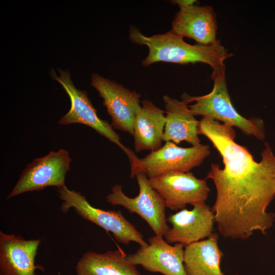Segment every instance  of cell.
<instances>
[{"mask_svg": "<svg viewBox=\"0 0 275 275\" xmlns=\"http://www.w3.org/2000/svg\"><path fill=\"white\" fill-rule=\"evenodd\" d=\"M148 244L140 246L134 253L127 255L128 260L145 270L163 275H187L184 265V247L180 243L172 245L163 237H150Z\"/></svg>", "mask_w": 275, "mask_h": 275, "instance_id": "obj_12", "label": "cell"}, {"mask_svg": "<svg viewBox=\"0 0 275 275\" xmlns=\"http://www.w3.org/2000/svg\"><path fill=\"white\" fill-rule=\"evenodd\" d=\"M162 98L166 114L163 141L175 144L184 141L192 146L200 145L199 121L189 109L188 101L183 97L179 101L168 95H164Z\"/></svg>", "mask_w": 275, "mask_h": 275, "instance_id": "obj_15", "label": "cell"}, {"mask_svg": "<svg viewBox=\"0 0 275 275\" xmlns=\"http://www.w3.org/2000/svg\"><path fill=\"white\" fill-rule=\"evenodd\" d=\"M71 160L68 152L64 149L51 151L44 157L34 159L22 172L7 199L48 186H66L65 176L70 169Z\"/></svg>", "mask_w": 275, "mask_h": 275, "instance_id": "obj_8", "label": "cell"}, {"mask_svg": "<svg viewBox=\"0 0 275 275\" xmlns=\"http://www.w3.org/2000/svg\"><path fill=\"white\" fill-rule=\"evenodd\" d=\"M139 187V195L134 198L127 196L122 186L114 185L106 197L112 205H120L130 213L141 216L149 225L156 235L163 237L169 230L166 216V204L159 194L153 188L147 175L139 172L135 175Z\"/></svg>", "mask_w": 275, "mask_h": 275, "instance_id": "obj_5", "label": "cell"}, {"mask_svg": "<svg viewBox=\"0 0 275 275\" xmlns=\"http://www.w3.org/2000/svg\"><path fill=\"white\" fill-rule=\"evenodd\" d=\"M165 111L151 101L144 99L134 123V147L137 153L144 150L151 152L162 146L166 122Z\"/></svg>", "mask_w": 275, "mask_h": 275, "instance_id": "obj_16", "label": "cell"}, {"mask_svg": "<svg viewBox=\"0 0 275 275\" xmlns=\"http://www.w3.org/2000/svg\"><path fill=\"white\" fill-rule=\"evenodd\" d=\"M218 239L217 234L213 233L205 240L185 247L184 265L187 275H225L221 267L224 254Z\"/></svg>", "mask_w": 275, "mask_h": 275, "instance_id": "obj_17", "label": "cell"}, {"mask_svg": "<svg viewBox=\"0 0 275 275\" xmlns=\"http://www.w3.org/2000/svg\"><path fill=\"white\" fill-rule=\"evenodd\" d=\"M210 154V148L207 145L183 148L167 142L158 150L139 158L136 166L131 169L130 177H134L139 172L145 173L149 178L170 171L189 172L200 166Z\"/></svg>", "mask_w": 275, "mask_h": 275, "instance_id": "obj_7", "label": "cell"}, {"mask_svg": "<svg viewBox=\"0 0 275 275\" xmlns=\"http://www.w3.org/2000/svg\"><path fill=\"white\" fill-rule=\"evenodd\" d=\"M127 256L120 250L87 252L76 264V275H142Z\"/></svg>", "mask_w": 275, "mask_h": 275, "instance_id": "obj_18", "label": "cell"}, {"mask_svg": "<svg viewBox=\"0 0 275 275\" xmlns=\"http://www.w3.org/2000/svg\"><path fill=\"white\" fill-rule=\"evenodd\" d=\"M129 39L133 43L147 46L148 54L142 62L144 67L159 62L180 64L200 62L210 66L212 77L225 72V61L232 56L218 40L209 45H191L171 30L146 36L130 27Z\"/></svg>", "mask_w": 275, "mask_h": 275, "instance_id": "obj_2", "label": "cell"}, {"mask_svg": "<svg viewBox=\"0 0 275 275\" xmlns=\"http://www.w3.org/2000/svg\"><path fill=\"white\" fill-rule=\"evenodd\" d=\"M211 77L214 84L209 93L200 96H191L184 93L181 96L189 103L195 102L188 106L193 114L236 127L244 133L263 141L265 132L263 121L259 118L246 119L234 107L227 87L225 72Z\"/></svg>", "mask_w": 275, "mask_h": 275, "instance_id": "obj_3", "label": "cell"}, {"mask_svg": "<svg viewBox=\"0 0 275 275\" xmlns=\"http://www.w3.org/2000/svg\"><path fill=\"white\" fill-rule=\"evenodd\" d=\"M217 24L211 6L192 5L180 8L172 22L171 31L182 37L195 40L198 44H213Z\"/></svg>", "mask_w": 275, "mask_h": 275, "instance_id": "obj_14", "label": "cell"}, {"mask_svg": "<svg viewBox=\"0 0 275 275\" xmlns=\"http://www.w3.org/2000/svg\"><path fill=\"white\" fill-rule=\"evenodd\" d=\"M196 2L195 0H174L171 1V3L182 8L194 5Z\"/></svg>", "mask_w": 275, "mask_h": 275, "instance_id": "obj_19", "label": "cell"}, {"mask_svg": "<svg viewBox=\"0 0 275 275\" xmlns=\"http://www.w3.org/2000/svg\"><path fill=\"white\" fill-rule=\"evenodd\" d=\"M198 134L208 138L218 151L224 168L212 163L206 179H211L216 190L211 208L221 235L246 239L258 231L266 234L275 214L267 209L275 198V155L264 143L259 162L244 146L236 143L232 126L203 117Z\"/></svg>", "mask_w": 275, "mask_h": 275, "instance_id": "obj_1", "label": "cell"}, {"mask_svg": "<svg viewBox=\"0 0 275 275\" xmlns=\"http://www.w3.org/2000/svg\"><path fill=\"white\" fill-rule=\"evenodd\" d=\"M57 69L60 76H57L53 69L50 71V76L62 86L68 95L71 102L69 111L60 119L59 124L66 125L80 123L88 126L121 148L128 156L130 163L135 161L138 157L121 143L119 135L115 131L112 125L99 117L96 109L88 96L87 93L77 89L74 86L68 69Z\"/></svg>", "mask_w": 275, "mask_h": 275, "instance_id": "obj_6", "label": "cell"}, {"mask_svg": "<svg viewBox=\"0 0 275 275\" xmlns=\"http://www.w3.org/2000/svg\"><path fill=\"white\" fill-rule=\"evenodd\" d=\"M149 179L166 207L174 211L205 202L210 192L206 179H198L190 172L170 171Z\"/></svg>", "mask_w": 275, "mask_h": 275, "instance_id": "obj_10", "label": "cell"}, {"mask_svg": "<svg viewBox=\"0 0 275 275\" xmlns=\"http://www.w3.org/2000/svg\"><path fill=\"white\" fill-rule=\"evenodd\" d=\"M41 242L0 231V275H38L35 258Z\"/></svg>", "mask_w": 275, "mask_h": 275, "instance_id": "obj_13", "label": "cell"}, {"mask_svg": "<svg viewBox=\"0 0 275 275\" xmlns=\"http://www.w3.org/2000/svg\"><path fill=\"white\" fill-rule=\"evenodd\" d=\"M91 85L102 98L113 127L133 135L135 118L141 108V95L97 73L91 75Z\"/></svg>", "mask_w": 275, "mask_h": 275, "instance_id": "obj_9", "label": "cell"}, {"mask_svg": "<svg viewBox=\"0 0 275 275\" xmlns=\"http://www.w3.org/2000/svg\"><path fill=\"white\" fill-rule=\"evenodd\" d=\"M191 210L183 209L167 218L172 227L164 235L169 244L180 243L184 248L213 234L214 214L205 202L196 203Z\"/></svg>", "mask_w": 275, "mask_h": 275, "instance_id": "obj_11", "label": "cell"}, {"mask_svg": "<svg viewBox=\"0 0 275 275\" xmlns=\"http://www.w3.org/2000/svg\"><path fill=\"white\" fill-rule=\"evenodd\" d=\"M57 192L62 201L60 209L63 212L73 208L81 217L111 232L115 239L123 244L128 245L131 242L140 246L148 244L142 233L124 216L120 210H105L95 207L84 195L70 190L66 186L58 188Z\"/></svg>", "mask_w": 275, "mask_h": 275, "instance_id": "obj_4", "label": "cell"}]
</instances>
